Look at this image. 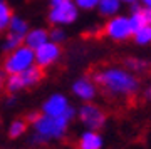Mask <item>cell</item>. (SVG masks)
<instances>
[{
	"label": "cell",
	"instance_id": "cell-3",
	"mask_svg": "<svg viewBox=\"0 0 151 149\" xmlns=\"http://www.w3.org/2000/svg\"><path fill=\"white\" fill-rule=\"evenodd\" d=\"M32 65H35L34 50L30 47H27V45H24V44H22L20 47L7 52L4 60H2V70L7 75L20 74L24 70L30 69Z\"/></svg>",
	"mask_w": 151,
	"mask_h": 149
},
{
	"label": "cell",
	"instance_id": "cell-20",
	"mask_svg": "<svg viewBox=\"0 0 151 149\" xmlns=\"http://www.w3.org/2000/svg\"><path fill=\"white\" fill-rule=\"evenodd\" d=\"M128 70H131L133 74H139V72H145L150 64L146 62L145 59H136V57H131V59H126V65H124Z\"/></svg>",
	"mask_w": 151,
	"mask_h": 149
},
{
	"label": "cell",
	"instance_id": "cell-6",
	"mask_svg": "<svg viewBox=\"0 0 151 149\" xmlns=\"http://www.w3.org/2000/svg\"><path fill=\"white\" fill-rule=\"evenodd\" d=\"M81 10L72 0H65L59 5H52L47 12V20L52 27H69L77 22Z\"/></svg>",
	"mask_w": 151,
	"mask_h": 149
},
{
	"label": "cell",
	"instance_id": "cell-10",
	"mask_svg": "<svg viewBox=\"0 0 151 149\" xmlns=\"http://www.w3.org/2000/svg\"><path fill=\"white\" fill-rule=\"evenodd\" d=\"M97 91H99V87L96 85V82L92 80V77H87V75L77 77L70 84L72 96L81 102H94V99L97 97Z\"/></svg>",
	"mask_w": 151,
	"mask_h": 149
},
{
	"label": "cell",
	"instance_id": "cell-12",
	"mask_svg": "<svg viewBox=\"0 0 151 149\" xmlns=\"http://www.w3.org/2000/svg\"><path fill=\"white\" fill-rule=\"evenodd\" d=\"M47 40H49V30L44 29V27H32L24 35V45L30 47L32 50L39 49L40 45H44Z\"/></svg>",
	"mask_w": 151,
	"mask_h": 149
},
{
	"label": "cell",
	"instance_id": "cell-15",
	"mask_svg": "<svg viewBox=\"0 0 151 149\" xmlns=\"http://www.w3.org/2000/svg\"><path fill=\"white\" fill-rule=\"evenodd\" d=\"M27 128H29V122L22 117H17L14 119L10 124H9V129H7V134L10 139H19L22 138L24 134L27 133Z\"/></svg>",
	"mask_w": 151,
	"mask_h": 149
},
{
	"label": "cell",
	"instance_id": "cell-9",
	"mask_svg": "<svg viewBox=\"0 0 151 149\" xmlns=\"http://www.w3.org/2000/svg\"><path fill=\"white\" fill-rule=\"evenodd\" d=\"M72 104H70L69 97L62 94V92H52L50 96H47L44 99L42 106H40V114L50 117L64 116L65 112L69 111Z\"/></svg>",
	"mask_w": 151,
	"mask_h": 149
},
{
	"label": "cell",
	"instance_id": "cell-30",
	"mask_svg": "<svg viewBox=\"0 0 151 149\" xmlns=\"http://www.w3.org/2000/svg\"><path fill=\"white\" fill-rule=\"evenodd\" d=\"M0 84H2V74H0Z\"/></svg>",
	"mask_w": 151,
	"mask_h": 149
},
{
	"label": "cell",
	"instance_id": "cell-24",
	"mask_svg": "<svg viewBox=\"0 0 151 149\" xmlns=\"http://www.w3.org/2000/svg\"><path fill=\"white\" fill-rule=\"evenodd\" d=\"M143 14H145L146 24H150L151 25V9H145V7H143Z\"/></svg>",
	"mask_w": 151,
	"mask_h": 149
},
{
	"label": "cell",
	"instance_id": "cell-26",
	"mask_svg": "<svg viewBox=\"0 0 151 149\" xmlns=\"http://www.w3.org/2000/svg\"><path fill=\"white\" fill-rule=\"evenodd\" d=\"M139 4L145 7V9H151V0H139Z\"/></svg>",
	"mask_w": 151,
	"mask_h": 149
},
{
	"label": "cell",
	"instance_id": "cell-23",
	"mask_svg": "<svg viewBox=\"0 0 151 149\" xmlns=\"http://www.w3.org/2000/svg\"><path fill=\"white\" fill-rule=\"evenodd\" d=\"M37 117H39V112H37V111H30V112L27 114V117H25V121H27V122L30 124V122H34V121H35Z\"/></svg>",
	"mask_w": 151,
	"mask_h": 149
},
{
	"label": "cell",
	"instance_id": "cell-17",
	"mask_svg": "<svg viewBox=\"0 0 151 149\" xmlns=\"http://www.w3.org/2000/svg\"><path fill=\"white\" fill-rule=\"evenodd\" d=\"M133 40L136 45H151V25L146 24L145 27H141L139 30H136L133 34Z\"/></svg>",
	"mask_w": 151,
	"mask_h": 149
},
{
	"label": "cell",
	"instance_id": "cell-5",
	"mask_svg": "<svg viewBox=\"0 0 151 149\" xmlns=\"http://www.w3.org/2000/svg\"><path fill=\"white\" fill-rule=\"evenodd\" d=\"M76 117L84 126V129H92V131H101L108 122V114L96 102H82L76 109Z\"/></svg>",
	"mask_w": 151,
	"mask_h": 149
},
{
	"label": "cell",
	"instance_id": "cell-25",
	"mask_svg": "<svg viewBox=\"0 0 151 149\" xmlns=\"http://www.w3.org/2000/svg\"><path fill=\"white\" fill-rule=\"evenodd\" d=\"M145 99L148 102H151V85H148V87L145 89Z\"/></svg>",
	"mask_w": 151,
	"mask_h": 149
},
{
	"label": "cell",
	"instance_id": "cell-1",
	"mask_svg": "<svg viewBox=\"0 0 151 149\" xmlns=\"http://www.w3.org/2000/svg\"><path fill=\"white\" fill-rule=\"evenodd\" d=\"M92 80L108 96L116 99H128L139 91V79L131 70L121 65H109L94 72Z\"/></svg>",
	"mask_w": 151,
	"mask_h": 149
},
{
	"label": "cell",
	"instance_id": "cell-14",
	"mask_svg": "<svg viewBox=\"0 0 151 149\" xmlns=\"http://www.w3.org/2000/svg\"><path fill=\"white\" fill-rule=\"evenodd\" d=\"M30 29L29 27V22L24 19V17L20 15H12L10 19V24H9V29H7V32L9 34H14V35H17V37H20L22 40H24V35L27 34V30Z\"/></svg>",
	"mask_w": 151,
	"mask_h": 149
},
{
	"label": "cell",
	"instance_id": "cell-7",
	"mask_svg": "<svg viewBox=\"0 0 151 149\" xmlns=\"http://www.w3.org/2000/svg\"><path fill=\"white\" fill-rule=\"evenodd\" d=\"M103 32L113 42H126L128 39L133 37L128 15H123V14H118V15L108 19L103 27Z\"/></svg>",
	"mask_w": 151,
	"mask_h": 149
},
{
	"label": "cell",
	"instance_id": "cell-19",
	"mask_svg": "<svg viewBox=\"0 0 151 149\" xmlns=\"http://www.w3.org/2000/svg\"><path fill=\"white\" fill-rule=\"evenodd\" d=\"M22 44H24V40H22L20 37H17V35H14V34H5V37H4V40H2V44H0V49L4 50V52H10V50H14V49L20 47Z\"/></svg>",
	"mask_w": 151,
	"mask_h": 149
},
{
	"label": "cell",
	"instance_id": "cell-29",
	"mask_svg": "<svg viewBox=\"0 0 151 149\" xmlns=\"http://www.w3.org/2000/svg\"><path fill=\"white\" fill-rule=\"evenodd\" d=\"M7 104H9V106H10V104H15V97H9V99H7Z\"/></svg>",
	"mask_w": 151,
	"mask_h": 149
},
{
	"label": "cell",
	"instance_id": "cell-22",
	"mask_svg": "<svg viewBox=\"0 0 151 149\" xmlns=\"http://www.w3.org/2000/svg\"><path fill=\"white\" fill-rule=\"evenodd\" d=\"M76 4V7L82 12H91V10H96L97 7V2L99 0H72Z\"/></svg>",
	"mask_w": 151,
	"mask_h": 149
},
{
	"label": "cell",
	"instance_id": "cell-2",
	"mask_svg": "<svg viewBox=\"0 0 151 149\" xmlns=\"http://www.w3.org/2000/svg\"><path fill=\"white\" fill-rule=\"evenodd\" d=\"M76 119V107L72 106L64 116L50 117L39 114V117L30 122L32 134H30V144L34 146H45L50 143H57L67 136L70 122Z\"/></svg>",
	"mask_w": 151,
	"mask_h": 149
},
{
	"label": "cell",
	"instance_id": "cell-18",
	"mask_svg": "<svg viewBox=\"0 0 151 149\" xmlns=\"http://www.w3.org/2000/svg\"><path fill=\"white\" fill-rule=\"evenodd\" d=\"M128 20H129V27H131V32L133 34H134L136 30H139L141 27H145L146 19H145V14H143V9L131 12L129 15H128Z\"/></svg>",
	"mask_w": 151,
	"mask_h": 149
},
{
	"label": "cell",
	"instance_id": "cell-28",
	"mask_svg": "<svg viewBox=\"0 0 151 149\" xmlns=\"http://www.w3.org/2000/svg\"><path fill=\"white\" fill-rule=\"evenodd\" d=\"M123 4H126V5H131V4H136V2H139V0H121Z\"/></svg>",
	"mask_w": 151,
	"mask_h": 149
},
{
	"label": "cell",
	"instance_id": "cell-13",
	"mask_svg": "<svg viewBox=\"0 0 151 149\" xmlns=\"http://www.w3.org/2000/svg\"><path fill=\"white\" fill-rule=\"evenodd\" d=\"M123 2L121 0H99L97 2L96 10L97 14L104 19H111V17L121 14V9H123Z\"/></svg>",
	"mask_w": 151,
	"mask_h": 149
},
{
	"label": "cell",
	"instance_id": "cell-27",
	"mask_svg": "<svg viewBox=\"0 0 151 149\" xmlns=\"http://www.w3.org/2000/svg\"><path fill=\"white\" fill-rule=\"evenodd\" d=\"M62 2H65V0H47V4L50 7L52 5H59V4H62Z\"/></svg>",
	"mask_w": 151,
	"mask_h": 149
},
{
	"label": "cell",
	"instance_id": "cell-4",
	"mask_svg": "<svg viewBox=\"0 0 151 149\" xmlns=\"http://www.w3.org/2000/svg\"><path fill=\"white\" fill-rule=\"evenodd\" d=\"M44 79V70L37 65H32L30 69L24 70L20 74H12L7 75V79L4 80V87L7 89L9 94H19V92L25 91V89H32L37 84H40V80Z\"/></svg>",
	"mask_w": 151,
	"mask_h": 149
},
{
	"label": "cell",
	"instance_id": "cell-11",
	"mask_svg": "<svg viewBox=\"0 0 151 149\" xmlns=\"http://www.w3.org/2000/svg\"><path fill=\"white\" fill-rule=\"evenodd\" d=\"M103 148H104V138L101 131L84 129L76 141V149H103Z\"/></svg>",
	"mask_w": 151,
	"mask_h": 149
},
{
	"label": "cell",
	"instance_id": "cell-16",
	"mask_svg": "<svg viewBox=\"0 0 151 149\" xmlns=\"http://www.w3.org/2000/svg\"><path fill=\"white\" fill-rule=\"evenodd\" d=\"M12 15H14V12H12V7L9 5V2L0 0V34L7 32Z\"/></svg>",
	"mask_w": 151,
	"mask_h": 149
},
{
	"label": "cell",
	"instance_id": "cell-21",
	"mask_svg": "<svg viewBox=\"0 0 151 149\" xmlns=\"http://www.w3.org/2000/svg\"><path fill=\"white\" fill-rule=\"evenodd\" d=\"M49 40L54 44H62L67 40V32H65V27H52L50 30H49Z\"/></svg>",
	"mask_w": 151,
	"mask_h": 149
},
{
	"label": "cell",
	"instance_id": "cell-8",
	"mask_svg": "<svg viewBox=\"0 0 151 149\" xmlns=\"http://www.w3.org/2000/svg\"><path fill=\"white\" fill-rule=\"evenodd\" d=\"M34 55H35V65L44 70V69H49V67L55 65L60 60L62 47L59 44H54L50 40H47L44 45H40L39 49L34 50Z\"/></svg>",
	"mask_w": 151,
	"mask_h": 149
}]
</instances>
